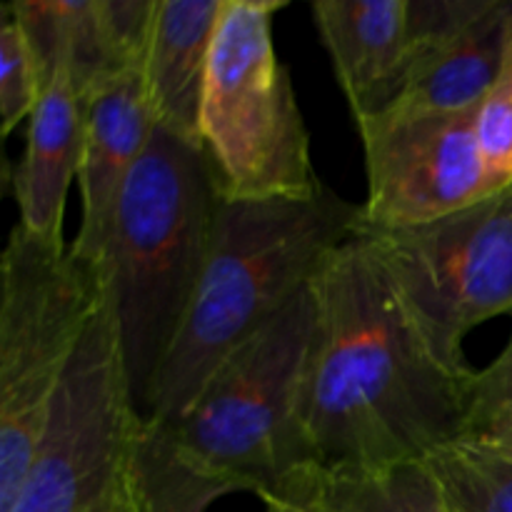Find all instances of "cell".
I'll list each match as a JSON object with an SVG mask.
<instances>
[{
  "mask_svg": "<svg viewBox=\"0 0 512 512\" xmlns=\"http://www.w3.org/2000/svg\"><path fill=\"white\" fill-rule=\"evenodd\" d=\"M298 423L318 470L428 460L463 440L473 375L450 370L358 233L315 273Z\"/></svg>",
  "mask_w": 512,
  "mask_h": 512,
  "instance_id": "cell-1",
  "label": "cell"
},
{
  "mask_svg": "<svg viewBox=\"0 0 512 512\" xmlns=\"http://www.w3.org/2000/svg\"><path fill=\"white\" fill-rule=\"evenodd\" d=\"M310 333L308 288L225 358L180 418L143 420L133 463L140 512H205L230 493L313 503L320 470L298 423Z\"/></svg>",
  "mask_w": 512,
  "mask_h": 512,
  "instance_id": "cell-2",
  "label": "cell"
},
{
  "mask_svg": "<svg viewBox=\"0 0 512 512\" xmlns=\"http://www.w3.org/2000/svg\"><path fill=\"white\" fill-rule=\"evenodd\" d=\"M360 220L363 205L325 183L305 198L220 200L208 263L155 383L150 423L180 418L225 358L310 288Z\"/></svg>",
  "mask_w": 512,
  "mask_h": 512,
  "instance_id": "cell-3",
  "label": "cell"
},
{
  "mask_svg": "<svg viewBox=\"0 0 512 512\" xmlns=\"http://www.w3.org/2000/svg\"><path fill=\"white\" fill-rule=\"evenodd\" d=\"M220 200L203 145L155 125L120 195L100 260L130 395L143 420L208 263Z\"/></svg>",
  "mask_w": 512,
  "mask_h": 512,
  "instance_id": "cell-4",
  "label": "cell"
},
{
  "mask_svg": "<svg viewBox=\"0 0 512 512\" xmlns=\"http://www.w3.org/2000/svg\"><path fill=\"white\" fill-rule=\"evenodd\" d=\"M285 0H223L203 105L200 145L223 198H305L323 185L288 68L275 53L273 18Z\"/></svg>",
  "mask_w": 512,
  "mask_h": 512,
  "instance_id": "cell-5",
  "label": "cell"
},
{
  "mask_svg": "<svg viewBox=\"0 0 512 512\" xmlns=\"http://www.w3.org/2000/svg\"><path fill=\"white\" fill-rule=\"evenodd\" d=\"M103 300V273L68 243L15 225L0 260V512L28 475L50 408Z\"/></svg>",
  "mask_w": 512,
  "mask_h": 512,
  "instance_id": "cell-6",
  "label": "cell"
},
{
  "mask_svg": "<svg viewBox=\"0 0 512 512\" xmlns=\"http://www.w3.org/2000/svg\"><path fill=\"white\" fill-rule=\"evenodd\" d=\"M140 425L103 288L8 512H140L133 480Z\"/></svg>",
  "mask_w": 512,
  "mask_h": 512,
  "instance_id": "cell-7",
  "label": "cell"
},
{
  "mask_svg": "<svg viewBox=\"0 0 512 512\" xmlns=\"http://www.w3.org/2000/svg\"><path fill=\"white\" fill-rule=\"evenodd\" d=\"M433 353L460 375L468 333L512 313V183L470 208L410 228H358Z\"/></svg>",
  "mask_w": 512,
  "mask_h": 512,
  "instance_id": "cell-8",
  "label": "cell"
},
{
  "mask_svg": "<svg viewBox=\"0 0 512 512\" xmlns=\"http://www.w3.org/2000/svg\"><path fill=\"white\" fill-rule=\"evenodd\" d=\"M355 125L368 173L360 228L393 230L433 223L503 190L485 165L475 110H390Z\"/></svg>",
  "mask_w": 512,
  "mask_h": 512,
  "instance_id": "cell-9",
  "label": "cell"
},
{
  "mask_svg": "<svg viewBox=\"0 0 512 512\" xmlns=\"http://www.w3.org/2000/svg\"><path fill=\"white\" fill-rule=\"evenodd\" d=\"M410 38L408 80L390 110H478L508 58V0H410Z\"/></svg>",
  "mask_w": 512,
  "mask_h": 512,
  "instance_id": "cell-10",
  "label": "cell"
},
{
  "mask_svg": "<svg viewBox=\"0 0 512 512\" xmlns=\"http://www.w3.org/2000/svg\"><path fill=\"white\" fill-rule=\"evenodd\" d=\"M155 125L143 68L120 70L83 98V153L78 168L83 210L70 248L85 263L100 268L118 200L153 138Z\"/></svg>",
  "mask_w": 512,
  "mask_h": 512,
  "instance_id": "cell-11",
  "label": "cell"
},
{
  "mask_svg": "<svg viewBox=\"0 0 512 512\" xmlns=\"http://www.w3.org/2000/svg\"><path fill=\"white\" fill-rule=\"evenodd\" d=\"M310 13L355 123L388 113L413 58L410 0H315Z\"/></svg>",
  "mask_w": 512,
  "mask_h": 512,
  "instance_id": "cell-12",
  "label": "cell"
},
{
  "mask_svg": "<svg viewBox=\"0 0 512 512\" xmlns=\"http://www.w3.org/2000/svg\"><path fill=\"white\" fill-rule=\"evenodd\" d=\"M83 153V103L65 63L45 80L28 120V145L15 168L20 228L48 243H65V200Z\"/></svg>",
  "mask_w": 512,
  "mask_h": 512,
  "instance_id": "cell-13",
  "label": "cell"
},
{
  "mask_svg": "<svg viewBox=\"0 0 512 512\" xmlns=\"http://www.w3.org/2000/svg\"><path fill=\"white\" fill-rule=\"evenodd\" d=\"M223 0H158L143 58L155 123L200 145V105Z\"/></svg>",
  "mask_w": 512,
  "mask_h": 512,
  "instance_id": "cell-14",
  "label": "cell"
},
{
  "mask_svg": "<svg viewBox=\"0 0 512 512\" xmlns=\"http://www.w3.org/2000/svg\"><path fill=\"white\" fill-rule=\"evenodd\" d=\"M5 8L33 45L43 85L55 65L65 63L80 103L110 75L130 68L113 43L103 0H13Z\"/></svg>",
  "mask_w": 512,
  "mask_h": 512,
  "instance_id": "cell-15",
  "label": "cell"
},
{
  "mask_svg": "<svg viewBox=\"0 0 512 512\" xmlns=\"http://www.w3.org/2000/svg\"><path fill=\"white\" fill-rule=\"evenodd\" d=\"M310 505L315 512H448L428 460L370 470H320Z\"/></svg>",
  "mask_w": 512,
  "mask_h": 512,
  "instance_id": "cell-16",
  "label": "cell"
},
{
  "mask_svg": "<svg viewBox=\"0 0 512 512\" xmlns=\"http://www.w3.org/2000/svg\"><path fill=\"white\" fill-rule=\"evenodd\" d=\"M448 512H512V460L488 455L463 440L428 458Z\"/></svg>",
  "mask_w": 512,
  "mask_h": 512,
  "instance_id": "cell-17",
  "label": "cell"
},
{
  "mask_svg": "<svg viewBox=\"0 0 512 512\" xmlns=\"http://www.w3.org/2000/svg\"><path fill=\"white\" fill-rule=\"evenodd\" d=\"M0 123L3 135H10L23 120H30L40 93L43 73L28 35L8 8H0Z\"/></svg>",
  "mask_w": 512,
  "mask_h": 512,
  "instance_id": "cell-18",
  "label": "cell"
},
{
  "mask_svg": "<svg viewBox=\"0 0 512 512\" xmlns=\"http://www.w3.org/2000/svg\"><path fill=\"white\" fill-rule=\"evenodd\" d=\"M475 130L495 185L508 188L512 183V43L493 90L475 110Z\"/></svg>",
  "mask_w": 512,
  "mask_h": 512,
  "instance_id": "cell-19",
  "label": "cell"
},
{
  "mask_svg": "<svg viewBox=\"0 0 512 512\" xmlns=\"http://www.w3.org/2000/svg\"><path fill=\"white\" fill-rule=\"evenodd\" d=\"M463 443L488 455L512 460V403L470 415Z\"/></svg>",
  "mask_w": 512,
  "mask_h": 512,
  "instance_id": "cell-20",
  "label": "cell"
},
{
  "mask_svg": "<svg viewBox=\"0 0 512 512\" xmlns=\"http://www.w3.org/2000/svg\"><path fill=\"white\" fill-rule=\"evenodd\" d=\"M512 403V333L498 358L473 378V413ZM470 413V415H473Z\"/></svg>",
  "mask_w": 512,
  "mask_h": 512,
  "instance_id": "cell-21",
  "label": "cell"
},
{
  "mask_svg": "<svg viewBox=\"0 0 512 512\" xmlns=\"http://www.w3.org/2000/svg\"><path fill=\"white\" fill-rule=\"evenodd\" d=\"M265 512H315L313 505L295 503V500H270L265 503Z\"/></svg>",
  "mask_w": 512,
  "mask_h": 512,
  "instance_id": "cell-22",
  "label": "cell"
},
{
  "mask_svg": "<svg viewBox=\"0 0 512 512\" xmlns=\"http://www.w3.org/2000/svg\"><path fill=\"white\" fill-rule=\"evenodd\" d=\"M508 20H510V43H512V0H508Z\"/></svg>",
  "mask_w": 512,
  "mask_h": 512,
  "instance_id": "cell-23",
  "label": "cell"
}]
</instances>
